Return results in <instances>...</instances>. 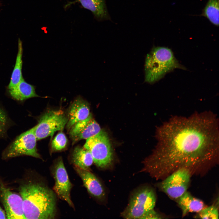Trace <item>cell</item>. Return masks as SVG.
Wrapping results in <instances>:
<instances>
[{"mask_svg":"<svg viewBox=\"0 0 219 219\" xmlns=\"http://www.w3.org/2000/svg\"><path fill=\"white\" fill-rule=\"evenodd\" d=\"M161 218L160 216L153 209L147 212L141 219H160Z\"/></svg>","mask_w":219,"mask_h":219,"instance_id":"obj_23","label":"cell"},{"mask_svg":"<svg viewBox=\"0 0 219 219\" xmlns=\"http://www.w3.org/2000/svg\"><path fill=\"white\" fill-rule=\"evenodd\" d=\"M0 218L6 219V215L5 211H4L0 206Z\"/></svg>","mask_w":219,"mask_h":219,"instance_id":"obj_24","label":"cell"},{"mask_svg":"<svg viewBox=\"0 0 219 219\" xmlns=\"http://www.w3.org/2000/svg\"><path fill=\"white\" fill-rule=\"evenodd\" d=\"M90 114L87 102L81 97L76 99L71 104L68 112L66 128L69 130L76 122L86 119Z\"/></svg>","mask_w":219,"mask_h":219,"instance_id":"obj_13","label":"cell"},{"mask_svg":"<svg viewBox=\"0 0 219 219\" xmlns=\"http://www.w3.org/2000/svg\"><path fill=\"white\" fill-rule=\"evenodd\" d=\"M53 174L55 181L54 190L60 199L65 201L74 208L70 196L72 185L70 181L61 158H58L55 163Z\"/></svg>","mask_w":219,"mask_h":219,"instance_id":"obj_10","label":"cell"},{"mask_svg":"<svg viewBox=\"0 0 219 219\" xmlns=\"http://www.w3.org/2000/svg\"><path fill=\"white\" fill-rule=\"evenodd\" d=\"M12 124L7 112L0 104V139L6 137L8 130Z\"/></svg>","mask_w":219,"mask_h":219,"instance_id":"obj_20","label":"cell"},{"mask_svg":"<svg viewBox=\"0 0 219 219\" xmlns=\"http://www.w3.org/2000/svg\"><path fill=\"white\" fill-rule=\"evenodd\" d=\"M23 48L20 39L18 41V51L15 64L13 70L7 89L16 85L23 78L22 75Z\"/></svg>","mask_w":219,"mask_h":219,"instance_id":"obj_18","label":"cell"},{"mask_svg":"<svg viewBox=\"0 0 219 219\" xmlns=\"http://www.w3.org/2000/svg\"><path fill=\"white\" fill-rule=\"evenodd\" d=\"M218 126L211 112L172 117L157 129V145L141 171L157 180L181 168L191 175L205 173L218 161Z\"/></svg>","mask_w":219,"mask_h":219,"instance_id":"obj_1","label":"cell"},{"mask_svg":"<svg viewBox=\"0 0 219 219\" xmlns=\"http://www.w3.org/2000/svg\"><path fill=\"white\" fill-rule=\"evenodd\" d=\"M91 153L99 168L107 169L113 164V153L107 133L103 130L86 139L83 147Z\"/></svg>","mask_w":219,"mask_h":219,"instance_id":"obj_4","label":"cell"},{"mask_svg":"<svg viewBox=\"0 0 219 219\" xmlns=\"http://www.w3.org/2000/svg\"><path fill=\"white\" fill-rule=\"evenodd\" d=\"M101 130L98 123L90 114L84 120L74 124L69 130L73 143L82 139H87L98 134Z\"/></svg>","mask_w":219,"mask_h":219,"instance_id":"obj_11","label":"cell"},{"mask_svg":"<svg viewBox=\"0 0 219 219\" xmlns=\"http://www.w3.org/2000/svg\"><path fill=\"white\" fill-rule=\"evenodd\" d=\"M68 140L65 134L62 132L58 134L52 140L51 149L53 151L61 150L65 148L67 144Z\"/></svg>","mask_w":219,"mask_h":219,"instance_id":"obj_21","label":"cell"},{"mask_svg":"<svg viewBox=\"0 0 219 219\" xmlns=\"http://www.w3.org/2000/svg\"><path fill=\"white\" fill-rule=\"evenodd\" d=\"M178 203L183 216L190 212L198 213L204 207L203 203L186 191L178 199Z\"/></svg>","mask_w":219,"mask_h":219,"instance_id":"obj_16","label":"cell"},{"mask_svg":"<svg viewBox=\"0 0 219 219\" xmlns=\"http://www.w3.org/2000/svg\"><path fill=\"white\" fill-rule=\"evenodd\" d=\"M176 68L183 69L171 50L165 47H154L146 57L145 81L149 83H154Z\"/></svg>","mask_w":219,"mask_h":219,"instance_id":"obj_3","label":"cell"},{"mask_svg":"<svg viewBox=\"0 0 219 219\" xmlns=\"http://www.w3.org/2000/svg\"><path fill=\"white\" fill-rule=\"evenodd\" d=\"M79 1L82 7L90 11L98 20L102 21L110 19L105 0H79Z\"/></svg>","mask_w":219,"mask_h":219,"instance_id":"obj_15","label":"cell"},{"mask_svg":"<svg viewBox=\"0 0 219 219\" xmlns=\"http://www.w3.org/2000/svg\"><path fill=\"white\" fill-rule=\"evenodd\" d=\"M0 198L5 209L7 218L26 219L21 196L11 191L1 182Z\"/></svg>","mask_w":219,"mask_h":219,"instance_id":"obj_9","label":"cell"},{"mask_svg":"<svg viewBox=\"0 0 219 219\" xmlns=\"http://www.w3.org/2000/svg\"><path fill=\"white\" fill-rule=\"evenodd\" d=\"M74 168L82 179L84 185L90 194L96 198L103 201L106 193L102 184L97 177L89 170L75 165Z\"/></svg>","mask_w":219,"mask_h":219,"instance_id":"obj_12","label":"cell"},{"mask_svg":"<svg viewBox=\"0 0 219 219\" xmlns=\"http://www.w3.org/2000/svg\"><path fill=\"white\" fill-rule=\"evenodd\" d=\"M198 213V217L201 219H217L219 218L218 209L214 205L204 207Z\"/></svg>","mask_w":219,"mask_h":219,"instance_id":"obj_22","label":"cell"},{"mask_svg":"<svg viewBox=\"0 0 219 219\" xmlns=\"http://www.w3.org/2000/svg\"><path fill=\"white\" fill-rule=\"evenodd\" d=\"M19 190L26 219H53L56 212V198L53 191L41 182L29 179Z\"/></svg>","mask_w":219,"mask_h":219,"instance_id":"obj_2","label":"cell"},{"mask_svg":"<svg viewBox=\"0 0 219 219\" xmlns=\"http://www.w3.org/2000/svg\"><path fill=\"white\" fill-rule=\"evenodd\" d=\"M34 129V127L16 137L4 150L2 158L5 159L27 155L41 158L36 148Z\"/></svg>","mask_w":219,"mask_h":219,"instance_id":"obj_6","label":"cell"},{"mask_svg":"<svg viewBox=\"0 0 219 219\" xmlns=\"http://www.w3.org/2000/svg\"><path fill=\"white\" fill-rule=\"evenodd\" d=\"M191 176L186 169H178L162 180L159 187L171 197L178 199L187 191Z\"/></svg>","mask_w":219,"mask_h":219,"instance_id":"obj_8","label":"cell"},{"mask_svg":"<svg viewBox=\"0 0 219 219\" xmlns=\"http://www.w3.org/2000/svg\"><path fill=\"white\" fill-rule=\"evenodd\" d=\"M219 0H208L201 14L199 16L206 18L214 25L219 26Z\"/></svg>","mask_w":219,"mask_h":219,"instance_id":"obj_19","label":"cell"},{"mask_svg":"<svg viewBox=\"0 0 219 219\" xmlns=\"http://www.w3.org/2000/svg\"><path fill=\"white\" fill-rule=\"evenodd\" d=\"M156 201L155 195L152 189L148 187L140 188L132 194L121 216L127 219H141L147 212L154 209Z\"/></svg>","mask_w":219,"mask_h":219,"instance_id":"obj_5","label":"cell"},{"mask_svg":"<svg viewBox=\"0 0 219 219\" xmlns=\"http://www.w3.org/2000/svg\"><path fill=\"white\" fill-rule=\"evenodd\" d=\"M67 121V117L61 110H50L45 112L34 126L37 141L48 136L52 138L55 132L64 129Z\"/></svg>","mask_w":219,"mask_h":219,"instance_id":"obj_7","label":"cell"},{"mask_svg":"<svg viewBox=\"0 0 219 219\" xmlns=\"http://www.w3.org/2000/svg\"><path fill=\"white\" fill-rule=\"evenodd\" d=\"M72 160L75 165L89 170L93 162V158L90 151L84 147L79 146L76 147L74 149Z\"/></svg>","mask_w":219,"mask_h":219,"instance_id":"obj_17","label":"cell"},{"mask_svg":"<svg viewBox=\"0 0 219 219\" xmlns=\"http://www.w3.org/2000/svg\"><path fill=\"white\" fill-rule=\"evenodd\" d=\"M7 90L12 99L19 102L39 97L36 93L35 86L26 82L23 78L16 85Z\"/></svg>","mask_w":219,"mask_h":219,"instance_id":"obj_14","label":"cell"}]
</instances>
